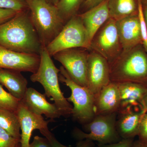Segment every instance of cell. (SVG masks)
<instances>
[{
    "label": "cell",
    "instance_id": "obj_1",
    "mask_svg": "<svg viewBox=\"0 0 147 147\" xmlns=\"http://www.w3.org/2000/svg\"><path fill=\"white\" fill-rule=\"evenodd\" d=\"M0 45L18 53L40 55L43 47L29 9L0 25Z\"/></svg>",
    "mask_w": 147,
    "mask_h": 147
},
{
    "label": "cell",
    "instance_id": "obj_2",
    "mask_svg": "<svg viewBox=\"0 0 147 147\" xmlns=\"http://www.w3.org/2000/svg\"><path fill=\"white\" fill-rule=\"evenodd\" d=\"M109 66L111 82H132L147 86V53L142 44L123 52Z\"/></svg>",
    "mask_w": 147,
    "mask_h": 147
},
{
    "label": "cell",
    "instance_id": "obj_3",
    "mask_svg": "<svg viewBox=\"0 0 147 147\" xmlns=\"http://www.w3.org/2000/svg\"><path fill=\"white\" fill-rule=\"evenodd\" d=\"M40 56L39 67L36 72L31 76V81L41 84L45 90V95L54 101L62 116L68 117L71 115L73 106L61 90L59 84L60 69L55 65L46 47L42 48Z\"/></svg>",
    "mask_w": 147,
    "mask_h": 147
},
{
    "label": "cell",
    "instance_id": "obj_4",
    "mask_svg": "<svg viewBox=\"0 0 147 147\" xmlns=\"http://www.w3.org/2000/svg\"><path fill=\"white\" fill-rule=\"evenodd\" d=\"M33 25L42 47H46L57 36L65 25L57 6L46 0L26 1Z\"/></svg>",
    "mask_w": 147,
    "mask_h": 147
},
{
    "label": "cell",
    "instance_id": "obj_5",
    "mask_svg": "<svg viewBox=\"0 0 147 147\" xmlns=\"http://www.w3.org/2000/svg\"><path fill=\"white\" fill-rule=\"evenodd\" d=\"M59 69V82L71 90V95L66 98L68 102L73 104L71 116L75 120L85 125L96 116L94 95L88 88L74 81L62 66Z\"/></svg>",
    "mask_w": 147,
    "mask_h": 147
},
{
    "label": "cell",
    "instance_id": "obj_6",
    "mask_svg": "<svg viewBox=\"0 0 147 147\" xmlns=\"http://www.w3.org/2000/svg\"><path fill=\"white\" fill-rule=\"evenodd\" d=\"M118 113L96 115L90 121L84 125L88 132L78 128L72 132L75 139L81 141L89 139L98 142L99 145L117 143L121 140L117 129Z\"/></svg>",
    "mask_w": 147,
    "mask_h": 147
},
{
    "label": "cell",
    "instance_id": "obj_7",
    "mask_svg": "<svg viewBox=\"0 0 147 147\" xmlns=\"http://www.w3.org/2000/svg\"><path fill=\"white\" fill-rule=\"evenodd\" d=\"M90 40L79 14L74 16L64 26L54 40L46 47L49 55L69 48L83 47L89 50Z\"/></svg>",
    "mask_w": 147,
    "mask_h": 147
},
{
    "label": "cell",
    "instance_id": "obj_8",
    "mask_svg": "<svg viewBox=\"0 0 147 147\" xmlns=\"http://www.w3.org/2000/svg\"><path fill=\"white\" fill-rule=\"evenodd\" d=\"M89 50L99 54L113 63L121 55L123 50L119 37L117 21L109 18L93 37Z\"/></svg>",
    "mask_w": 147,
    "mask_h": 147
},
{
    "label": "cell",
    "instance_id": "obj_9",
    "mask_svg": "<svg viewBox=\"0 0 147 147\" xmlns=\"http://www.w3.org/2000/svg\"><path fill=\"white\" fill-rule=\"evenodd\" d=\"M89 51L83 47L69 48L58 52L53 57L61 64L74 81L87 88V65Z\"/></svg>",
    "mask_w": 147,
    "mask_h": 147
},
{
    "label": "cell",
    "instance_id": "obj_10",
    "mask_svg": "<svg viewBox=\"0 0 147 147\" xmlns=\"http://www.w3.org/2000/svg\"><path fill=\"white\" fill-rule=\"evenodd\" d=\"M90 50L87 65V88L96 96L111 82L110 66L101 55Z\"/></svg>",
    "mask_w": 147,
    "mask_h": 147
},
{
    "label": "cell",
    "instance_id": "obj_11",
    "mask_svg": "<svg viewBox=\"0 0 147 147\" xmlns=\"http://www.w3.org/2000/svg\"><path fill=\"white\" fill-rule=\"evenodd\" d=\"M40 56L18 53L0 45V68L34 73L39 67Z\"/></svg>",
    "mask_w": 147,
    "mask_h": 147
},
{
    "label": "cell",
    "instance_id": "obj_12",
    "mask_svg": "<svg viewBox=\"0 0 147 147\" xmlns=\"http://www.w3.org/2000/svg\"><path fill=\"white\" fill-rule=\"evenodd\" d=\"M16 113L21 128V147H29L30 140L34 130H39L47 127L49 121H45L42 116L32 113L21 100Z\"/></svg>",
    "mask_w": 147,
    "mask_h": 147
},
{
    "label": "cell",
    "instance_id": "obj_13",
    "mask_svg": "<svg viewBox=\"0 0 147 147\" xmlns=\"http://www.w3.org/2000/svg\"><path fill=\"white\" fill-rule=\"evenodd\" d=\"M117 25L123 52L142 44L138 13L117 21Z\"/></svg>",
    "mask_w": 147,
    "mask_h": 147
},
{
    "label": "cell",
    "instance_id": "obj_14",
    "mask_svg": "<svg viewBox=\"0 0 147 147\" xmlns=\"http://www.w3.org/2000/svg\"><path fill=\"white\" fill-rule=\"evenodd\" d=\"M21 101L32 113L38 115H44L51 120L59 118L62 116L55 103L48 102L45 95L42 94L33 88H28Z\"/></svg>",
    "mask_w": 147,
    "mask_h": 147
},
{
    "label": "cell",
    "instance_id": "obj_15",
    "mask_svg": "<svg viewBox=\"0 0 147 147\" xmlns=\"http://www.w3.org/2000/svg\"><path fill=\"white\" fill-rule=\"evenodd\" d=\"M96 115L118 113L121 99L117 84L110 82L94 96Z\"/></svg>",
    "mask_w": 147,
    "mask_h": 147
},
{
    "label": "cell",
    "instance_id": "obj_16",
    "mask_svg": "<svg viewBox=\"0 0 147 147\" xmlns=\"http://www.w3.org/2000/svg\"><path fill=\"white\" fill-rule=\"evenodd\" d=\"M146 111L134 109L120 111L117 120V129L122 139H134L137 136L142 118Z\"/></svg>",
    "mask_w": 147,
    "mask_h": 147
},
{
    "label": "cell",
    "instance_id": "obj_17",
    "mask_svg": "<svg viewBox=\"0 0 147 147\" xmlns=\"http://www.w3.org/2000/svg\"><path fill=\"white\" fill-rule=\"evenodd\" d=\"M117 84L121 99V107L119 112L133 108L142 110L141 102L147 91V86L132 82Z\"/></svg>",
    "mask_w": 147,
    "mask_h": 147
},
{
    "label": "cell",
    "instance_id": "obj_18",
    "mask_svg": "<svg viewBox=\"0 0 147 147\" xmlns=\"http://www.w3.org/2000/svg\"><path fill=\"white\" fill-rule=\"evenodd\" d=\"M79 14L91 42L96 33L110 18L108 0H105L96 6Z\"/></svg>",
    "mask_w": 147,
    "mask_h": 147
},
{
    "label": "cell",
    "instance_id": "obj_19",
    "mask_svg": "<svg viewBox=\"0 0 147 147\" xmlns=\"http://www.w3.org/2000/svg\"><path fill=\"white\" fill-rule=\"evenodd\" d=\"M20 71L0 68V84L18 100L24 97L28 89V81Z\"/></svg>",
    "mask_w": 147,
    "mask_h": 147
},
{
    "label": "cell",
    "instance_id": "obj_20",
    "mask_svg": "<svg viewBox=\"0 0 147 147\" xmlns=\"http://www.w3.org/2000/svg\"><path fill=\"white\" fill-rule=\"evenodd\" d=\"M110 18L116 21L138 13L137 0H108Z\"/></svg>",
    "mask_w": 147,
    "mask_h": 147
},
{
    "label": "cell",
    "instance_id": "obj_21",
    "mask_svg": "<svg viewBox=\"0 0 147 147\" xmlns=\"http://www.w3.org/2000/svg\"><path fill=\"white\" fill-rule=\"evenodd\" d=\"M0 127L21 140V128L17 113L0 108Z\"/></svg>",
    "mask_w": 147,
    "mask_h": 147
},
{
    "label": "cell",
    "instance_id": "obj_22",
    "mask_svg": "<svg viewBox=\"0 0 147 147\" xmlns=\"http://www.w3.org/2000/svg\"><path fill=\"white\" fill-rule=\"evenodd\" d=\"M86 0H60L57 6L59 13L65 24L78 14L80 7Z\"/></svg>",
    "mask_w": 147,
    "mask_h": 147
},
{
    "label": "cell",
    "instance_id": "obj_23",
    "mask_svg": "<svg viewBox=\"0 0 147 147\" xmlns=\"http://www.w3.org/2000/svg\"><path fill=\"white\" fill-rule=\"evenodd\" d=\"M20 101L5 91L0 84V108L16 113Z\"/></svg>",
    "mask_w": 147,
    "mask_h": 147
},
{
    "label": "cell",
    "instance_id": "obj_24",
    "mask_svg": "<svg viewBox=\"0 0 147 147\" xmlns=\"http://www.w3.org/2000/svg\"><path fill=\"white\" fill-rule=\"evenodd\" d=\"M0 8L21 12L28 9L26 0H0Z\"/></svg>",
    "mask_w": 147,
    "mask_h": 147
},
{
    "label": "cell",
    "instance_id": "obj_25",
    "mask_svg": "<svg viewBox=\"0 0 147 147\" xmlns=\"http://www.w3.org/2000/svg\"><path fill=\"white\" fill-rule=\"evenodd\" d=\"M0 147H21L20 140L0 127Z\"/></svg>",
    "mask_w": 147,
    "mask_h": 147
},
{
    "label": "cell",
    "instance_id": "obj_26",
    "mask_svg": "<svg viewBox=\"0 0 147 147\" xmlns=\"http://www.w3.org/2000/svg\"><path fill=\"white\" fill-rule=\"evenodd\" d=\"M138 15L140 23V30L142 35V45L147 53V28L143 14L142 5L141 0H137Z\"/></svg>",
    "mask_w": 147,
    "mask_h": 147
},
{
    "label": "cell",
    "instance_id": "obj_27",
    "mask_svg": "<svg viewBox=\"0 0 147 147\" xmlns=\"http://www.w3.org/2000/svg\"><path fill=\"white\" fill-rule=\"evenodd\" d=\"M138 141L141 143L147 142V112L142 118L139 127Z\"/></svg>",
    "mask_w": 147,
    "mask_h": 147
},
{
    "label": "cell",
    "instance_id": "obj_28",
    "mask_svg": "<svg viewBox=\"0 0 147 147\" xmlns=\"http://www.w3.org/2000/svg\"><path fill=\"white\" fill-rule=\"evenodd\" d=\"M41 134L48 139L52 147H69L62 144L57 140L55 135L50 131L48 127L39 130Z\"/></svg>",
    "mask_w": 147,
    "mask_h": 147
},
{
    "label": "cell",
    "instance_id": "obj_29",
    "mask_svg": "<svg viewBox=\"0 0 147 147\" xmlns=\"http://www.w3.org/2000/svg\"><path fill=\"white\" fill-rule=\"evenodd\" d=\"M29 147H52L50 142L45 137L38 136L34 137L33 140L30 144Z\"/></svg>",
    "mask_w": 147,
    "mask_h": 147
},
{
    "label": "cell",
    "instance_id": "obj_30",
    "mask_svg": "<svg viewBox=\"0 0 147 147\" xmlns=\"http://www.w3.org/2000/svg\"><path fill=\"white\" fill-rule=\"evenodd\" d=\"M18 12L11 9L0 8V25L13 18Z\"/></svg>",
    "mask_w": 147,
    "mask_h": 147
},
{
    "label": "cell",
    "instance_id": "obj_31",
    "mask_svg": "<svg viewBox=\"0 0 147 147\" xmlns=\"http://www.w3.org/2000/svg\"><path fill=\"white\" fill-rule=\"evenodd\" d=\"M134 139H122L119 142L113 144L98 145L99 147H131Z\"/></svg>",
    "mask_w": 147,
    "mask_h": 147
},
{
    "label": "cell",
    "instance_id": "obj_32",
    "mask_svg": "<svg viewBox=\"0 0 147 147\" xmlns=\"http://www.w3.org/2000/svg\"><path fill=\"white\" fill-rule=\"evenodd\" d=\"M104 1L105 0H86L82 5L87 11L98 5Z\"/></svg>",
    "mask_w": 147,
    "mask_h": 147
},
{
    "label": "cell",
    "instance_id": "obj_33",
    "mask_svg": "<svg viewBox=\"0 0 147 147\" xmlns=\"http://www.w3.org/2000/svg\"><path fill=\"white\" fill-rule=\"evenodd\" d=\"M94 144L92 141L89 139L79 141L75 147H94Z\"/></svg>",
    "mask_w": 147,
    "mask_h": 147
},
{
    "label": "cell",
    "instance_id": "obj_34",
    "mask_svg": "<svg viewBox=\"0 0 147 147\" xmlns=\"http://www.w3.org/2000/svg\"><path fill=\"white\" fill-rule=\"evenodd\" d=\"M143 14L147 28V0L142 1Z\"/></svg>",
    "mask_w": 147,
    "mask_h": 147
},
{
    "label": "cell",
    "instance_id": "obj_35",
    "mask_svg": "<svg viewBox=\"0 0 147 147\" xmlns=\"http://www.w3.org/2000/svg\"><path fill=\"white\" fill-rule=\"evenodd\" d=\"M141 105L142 110L147 112V90L142 99Z\"/></svg>",
    "mask_w": 147,
    "mask_h": 147
},
{
    "label": "cell",
    "instance_id": "obj_36",
    "mask_svg": "<svg viewBox=\"0 0 147 147\" xmlns=\"http://www.w3.org/2000/svg\"><path fill=\"white\" fill-rule=\"evenodd\" d=\"M46 1L52 4L53 5L57 6L58 3H59L60 0H46Z\"/></svg>",
    "mask_w": 147,
    "mask_h": 147
},
{
    "label": "cell",
    "instance_id": "obj_37",
    "mask_svg": "<svg viewBox=\"0 0 147 147\" xmlns=\"http://www.w3.org/2000/svg\"><path fill=\"white\" fill-rule=\"evenodd\" d=\"M131 147H142L140 146V144H139V141L138 140L137 141H134L133 142V144H132V146Z\"/></svg>",
    "mask_w": 147,
    "mask_h": 147
},
{
    "label": "cell",
    "instance_id": "obj_38",
    "mask_svg": "<svg viewBox=\"0 0 147 147\" xmlns=\"http://www.w3.org/2000/svg\"><path fill=\"white\" fill-rule=\"evenodd\" d=\"M139 142L141 147H147V142H146V143H141V142H139Z\"/></svg>",
    "mask_w": 147,
    "mask_h": 147
},
{
    "label": "cell",
    "instance_id": "obj_39",
    "mask_svg": "<svg viewBox=\"0 0 147 147\" xmlns=\"http://www.w3.org/2000/svg\"><path fill=\"white\" fill-rule=\"evenodd\" d=\"M141 1H146V0H141Z\"/></svg>",
    "mask_w": 147,
    "mask_h": 147
},
{
    "label": "cell",
    "instance_id": "obj_40",
    "mask_svg": "<svg viewBox=\"0 0 147 147\" xmlns=\"http://www.w3.org/2000/svg\"><path fill=\"white\" fill-rule=\"evenodd\" d=\"M26 1H28V0H26Z\"/></svg>",
    "mask_w": 147,
    "mask_h": 147
}]
</instances>
